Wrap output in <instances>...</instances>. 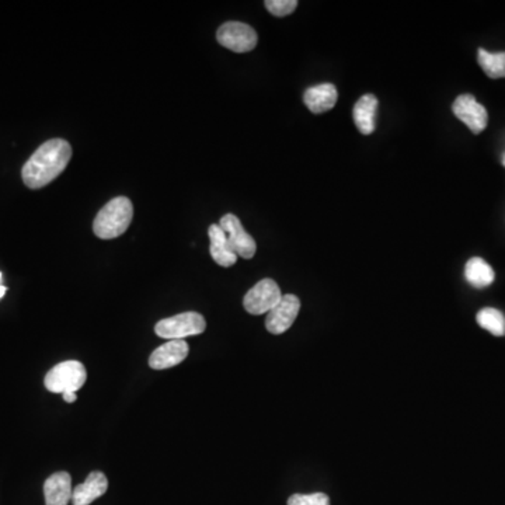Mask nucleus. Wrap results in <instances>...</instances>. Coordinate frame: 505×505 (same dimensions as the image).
<instances>
[{"label":"nucleus","instance_id":"obj_14","mask_svg":"<svg viewBox=\"0 0 505 505\" xmlns=\"http://www.w3.org/2000/svg\"><path fill=\"white\" fill-rule=\"evenodd\" d=\"M208 236L210 240V257L214 258L215 263L220 267H232L233 264L238 261V255L230 246L228 236L223 232L222 228L220 225H210Z\"/></svg>","mask_w":505,"mask_h":505},{"label":"nucleus","instance_id":"obj_13","mask_svg":"<svg viewBox=\"0 0 505 505\" xmlns=\"http://www.w3.org/2000/svg\"><path fill=\"white\" fill-rule=\"evenodd\" d=\"M339 100L336 86L332 83H322V85L309 88L304 93V101L306 108L313 114H323L332 110Z\"/></svg>","mask_w":505,"mask_h":505},{"label":"nucleus","instance_id":"obj_6","mask_svg":"<svg viewBox=\"0 0 505 505\" xmlns=\"http://www.w3.org/2000/svg\"><path fill=\"white\" fill-rule=\"evenodd\" d=\"M283 299L280 286L271 278H264L256 284L243 299V306L250 314H264L273 311Z\"/></svg>","mask_w":505,"mask_h":505},{"label":"nucleus","instance_id":"obj_7","mask_svg":"<svg viewBox=\"0 0 505 505\" xmlns=\"http://www.w3.org/2000/svg\"><path fill=\"white\" fill-rule=\"evenodd\" d=\"M220 226L228 236V240H229L236 255L246 258V260L255 257L256 250H257L255 238L246 232L242 222L236 215L228 214L220 218Z\"/></svg>","mask_w":505,"mask_h":505},{"label":"nucleus","instance_id":"obj_11","mask_svg":"<svg viewBox=\"0 0 505 505\" xmlns=\"http://www.w3.org/2000/svg\"><path fill=\"white\" fill-rule=\"evenodd\" d=\"M72 477L68 472H58L44 483L45 505H68L72 502Z\"/></svg>","mask_w":505,"mask_h":505},{"label":"nucleus","instance_id":"obj_21","mask_svg":"<svg viewBox=\"0 0 505 505\" xmlns=\"http://www.w3.org/2000/svg\"><path fill=\"white\" fill-rule=\"evenodd\" d=\"M62 397L66 403H73L76 402V398H78V396H76L75 392H66L62 393Z\"/></svg>","mask_w":505,"mask_h":505},{"label":"nucleus","instance_id":"obj_9","mask_svg":"<svg viewBox=\"0 0 505 505\" xmlns=\"http://www.w3.org/2000/svg\"><path fill=\"white\" fill-rule=\"evenodd\" d=\"M301 311V301L298 296L283 295L280 304H276L273 311L268 312L266 319V329L271 334H283L286 330L291 329L292 324L295 323Z\"/></svg>","mask_w":505,"mask_h":505},{"label":"nucleus","instance_id":"obj_24","mask_svg":"<svg viewBox=\"0 0 505 505\" xmlns=\"http://www.w3.org/2000/svg\"><path fill=\"white\" fill-rule=\"evenodd\" d=\"M0 283H2V273H0Z\"/></svg>","mask_w":505,"mask_h":505},{"label":"nucleus","instance_id":"obj_3","mask_svg":"<svg viewBox=\"0 0 505 505\" xmlns=\"http://www.w3.org/2000/svg\"><path fill=\"white\" fill-rule=\"evenodd\" d=\"M207 329L204 316L197 312H184L176 316L167 317L154 326V332L162 339L184 340L185 337L198 336Z\"/></svg>","mask_w":505,"mask_h":505},{"label":"nucleus","instance_id":"obj_19","mask_svg":"<svg viewBox=\"0 0 505 505\" xmlns=\"http://www.w3.org/2000/svg\"><path fill=\"white\" fill-rule=\"evenodd\" d=\"M264 5L274 16L285 17L295 12L298 2L296 0H267Z\"/></svg>","mask_w":505,"mask_h":505},{"label":"nucleus","instance_id":"obj_1","mask_svg":"<svg viewBox=\"0 0 505 505\" xmlns=\"http://www.w3.org/2000/svg\"><path fill=\"white\" fill-rule=\"evenodd\" d=\"M72 157V146L65 139H50L25 162L22 170L24 184L32 190L42 189L62 174Z\"/></svg>","mask_w":505,"mask_h":505},{"label":"nucleus","instance_id":"obj_5","mask_svg":"<svg viewBox=\"0 0 505 505\" xmlns=\"http://www.w3.org/2000/svg\"><path fill=\"white\" fill-rule=\"evenodd\" d=\"M217 40L222 47L243 54L255 50L258 42L257 33L250 25L240 22H228L220 25Z\"/></svg>","mask_w":505,"mask_h":505},{"label":"nucleus","instance_id":"obj_18","mask_svg":"<svg viewBox=\"0 0 505 505\" xmlns=\"http://www.w3.org/2000/svg\"><path fill=\"white\" fill-rule=\"evenodd\" d=\"M477 61L489 78L501 79L505 78V52L499 54H490L486 50L481 48Z\"/></svg>","mask_w":505,"mask_h":505},{"label":"nucleus","instance_id":"obj_22","mask_svg":"<svg viewBox=\"0 0 505 505\" xmlns=\"http://www.w3.org/2000/svg\"><path fill=\"white\" fill-rule=\"evenodd\" d=\"M5 294H6V286L0 284V299L4 298Z\"/></svg>","mask_w":505,"mask_h":505},{"label":"nucleus","instance_id":"obj_20","mask_svg":"<svg viewBox=\"0 0 505 505\" xmlns=\"http://www.w3.org/2000/svg\"><path fill=\"white\" fill-rule=\"evenodd\" d=\"M288 505H330V499L324 493L294 494L289 497Z\"/></svg>","mask_w":505,"mask_h":505},{"label":"nucleus","instance_id":"obj_15","mask_svg":"<svg viewBox=\"0 0 505 505\" xmlns=\"http://www.w3.org/2000/svg\"><path fill=\"white\" fill-rule=\"evenodd\" d=\"M378 98L374 95L362 96L355 103L352 117L358 131L362 136H370L375 131V117H377Z\"/></svg>","mask_w":505,"mask_h":505},{"label":"nucleus","instance_id":"obj_2","mask_svg":"<svg viewBox=\"0 0 505 505\" xmlns=\"http://www.w3.org/2000/svg\"><path fill=\"white\" fill-rule=\"evenodd\" d=\"M134 218V205L126 197H117L101 208L93 222V232L98 238L111 240L124 235Z\"/></svg>","mask_w":505,"mask_h":505},{"label":"nucleus","instance_id":"obj_17","mask_svg":"<svg viewBox=\"0 0 505 505\" xmlns=\"http://www.w3.org/2000/svg\"><path fill=\"white\" fill-rule=\"evenodd\" d=\"M477 323L493 336H505V316L494 308L482 309L476 316Z\"/></svg>","mask_w":505,"mask_h":505},{"label":"nucleus","instance_id":"obj_4","mask_svg":"<svg viewBox=\"0 0 505 505\" xmlns=\"http://www.w3.org/2000/svg\"><path fill=\"white\" fill-rule=\"evenodd\" d=\"M88 379L85 365L79 361H65L55 365L45 377V388L51 393L78 392Z\"/></svg>","mask_w":505,"mask_h":505},{"label":"nucleus","instance_id":"obj_12","mask_svg":"<svg viewBox=\"0 0 505 505\" xmlns=\"http://www.w3.org/2000/svg\"><path fill=\"white\" fill-rule=\"evenodd\" d=\"M108 489V476L103 472H91L85 483L79 484L73 489V505H90L100 499Z\"/></svg>","mask_w":505,"mask_h":505},{"label":"nucleus","instance_id":"obj_10","mask_svg":"<svg viewBox=\"0 0 505 505\" xmlns=\"http://www.w3.org/2000/svg\"><path fill=\"white\" fill-rule=\"evenodd\" d=\"M190 347L185 340H169L154 350L149 357V367L162 370L182 364L189 357Z\"/></svg>","mask_w":505,"mask_h":505},{"label":"nucleus","instance_id":"obj_23","mask_svg":"<svg viewBox=\"0 0 505 505\" xmlns=\"http://www.w3.org/2000/svg\"><path fill=\"white\" fill-rule=\"evenodd\" d=\"M502 164H504V166H505V156H504V159H502Z\"/></svg>","mask_w":505,"mask_h":505},{"label":"nucleus","instance_id":"obj_8","mask_svg":"<svg viewBox=\"0 0 505 505\" xmlns=\"http://www.w3.org/2000/svg\"><path fill=\"white\" fill-rule=\"evenodd\" d=\"M452 111L456 118L466 124L474 136L481 134L486 129L489 123V114L486 108L477 103L474 96L462 95L452 104Z\"/></svg>","mask_w":505,"mask_h":505},{"label":"nucleus","instance_id":"obj_16","mask_svg":"<svg viewBox=\"0 0 505 505\" xmlns=\"http://www.w3.org/2000/svg\"><path fill=\"white\" fill-rule=\"evenodd\" d=\"M464 276L474 288H486L496 280V274L490 264L481 257H473L466 263Z\"/></svg>","mask_w":505,"mask_h":505}]
</instances>
